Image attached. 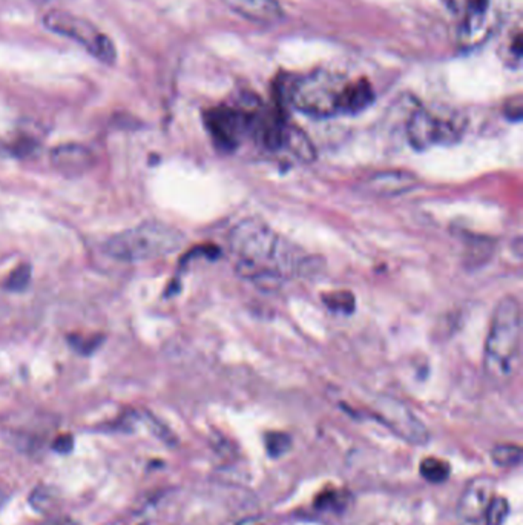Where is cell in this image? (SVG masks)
I'll use <instances>...</instances> for the list:
<instances>
[{"label": "cell", "instance_id": "cell-13", "mask_svg": "<svg viewBox=\"0 0 523 525\" xmlns=\"http://www.w3.org/2000/svg\"><path fill=\"white\" fill-rule=\"evenodd\" d=\"M51 163L62 174L80 175L94 164V155L83 145L67 143L52 149Z\"/></svg>", "mask_w": 523, "mask_h": 525}, {"label": "cell", "instance_id": "cell-5", "mask_svg": "<svg viewBox=\"0 0 523 525\" xmlns=\"http://www.w3.org/2000/svg\"><path fill=\"white\" fill-rule=\"evenodd\" d=\"M522 0H478L462 14L457 33L464 50H474L488 42L508 22L514 12H520Z\"/></svg>", "mask_w": 523, "mask_h": 525}, {"label": "cell", "instance_id": "cell-20", "mask_svg": "<svg viewBox=\"0 0 523 525\" xmlns=\"http://www.w3.org/2000/svg\"><path fill=\"white\" fill-rule=\"evenodd\" d=\"M143 421L147 423L149 430H151L154 435L157 436L158 440L163 441V442H166L169 446H174L175 442H177V441H175V436L170 434V430H169L166 426L160 423V421H158L154 415H151V413H143Z\"/></svg>", "mask_w": 523, "mask_h": 525}, {"label": "cell", "instance_id": "cell-6", "mask_svg": "<svg viewBox=\"0 0 523 525\" xmlns=\"http://www.w3.org/2000/svg\"><path fill=\"white\" fill-rule=\"evenodd\" d=\"M464 131L465 122L461 114H442L427 107L416 109L407 123V137L417 151H425L434 145H453L461 140Z\"/></svg>", "mask_w": 523, "mask_h": 525}, {"label": "cell", "instance_id": "cell-29", "mask_svg": "<svg viewBox=\"0 0 523 525\" xmlns=\"http://www.w3.org/2000/svg\"><path fill=\"white\" fill-rule=\"evenodd\" d=\"M36 525H79L75 521L67 518V516H62V514H52L50 518H46L45 521H42L39 524Z\"/></svg>", "mask_w": 523, "mask_h": 525}, {"label": "cell", "instance_id": "cell-3", "mask_svg": "<svg viewBox=\"0 0 523 525\" xmlns=\"http://www.w3.org/2000/svg\"><path fill=\"white\" fill-rule=\"evenodd\" d=\"M185 244V235L177 227L160 221H147L115 234L103 249L109 257L126 263L157 260L174 254Z\"/></svg>", "mask_w": 523, "mask_h": 525}, {"label": "cell", "instance_id": "cell-24", "mask_svg": "<svg viewBox=\"0 0 523 525\" xmlns=\"http://www.w3.org/2000/svg\"><path fill=\"white\" fill-rule=\"evenodd\" d=\"M506 60L511 62V67L519 65L520 59H522V31L520 27L516 28L514 35H511V39L506 44Z\"/></svg>", "mask_w": 523, "mask_h": 525}, {"label": "cell", "instance_id": "cell-30", "mask_svg": "<svg viewBox=\"0 0 523 525\" xmlns=\"http://www.w3.org/2000/svg\"><path fill=\"white\" fill-rule=\"evenodd\" d=\"M8 497H10V495H8V490H6L5 487L0 484V507L8 501Z\"/></svg>", "mask_w": 523, "mask_h": 525}, {"label": "cell", "instance_id": "cell-9", "mask_svg": "<svg viewBox=\"0 0 523 525\" xmlns=\"http://www.w3.org/2000/svg\"><path fill=\"white\" fill-rule=\"evenodd\" d=\"M376 415L388 426V429L393 430L396 435L402 436L408 442H427V427H424V424L404 404L387 398L385 402L377 404Z\"/></svg>", "mask_w": 523, "mask_h": 525}, {"label": "cell", "instance_id": "cell-23", "mask_svg": "<svg viewBox=\"0 0 523 525\" xmlns=\"http://www.w3.org/2000/svg\"><path fill=\"white\" fill-rule=\"evenodd\" d=\"M508 513V504L505 499L495 497V501L489 505L488 512L485 514V525H502Z\"/></svg>", "mask_w": 523, "mask_h": 525}, {"label": "cell", "instance_id": "cell-10", "mask_svg": "<svg viewBox=\"0 0 523 525\" xmlns=\"http://www.w3.org/2000/svg\"><path fill=\"white\" fill-rule=\"evenodd\" d=\"M495 497V481L487 476L474 478L462 491L457 513L467 522H479L484 520Z\"/></svg>", "mask_w": 523, "mask_h": 525}, {"label": "cell", "instance_id": "cell-2", "mask_svg": "<svg viewBox=\"0 0 523 525\" xmlns=\"http://www.w3.org/2000/svg\"><path fill=\"white\" fill-rule=\"evenodd\" d=\"M522 364V307L516 297L495 306L485 343L484 372L489 383L505 386Z\"/></svg>", "mask_w": 523, "mask_h": 525}, {"label": "cell", "instance_id": "cell-28", "mask_svg": "<svg viewBox=\"0 0 523 525\" xmlns=\"http://www.w3.org/2000/svg\"><path fill=\"white\" fill-rule=\"evenodd\" d=\"M445 5L450 8L456 14H464L471 8L478 0H444Z\"/></svg>", "mask_w": 523, "mask_h": 525}, {"label": "cell", "instance_id": "cell-14", "mask_svg": "<svg viewBox=\"0 0 523 525\" xmlns=\"http://www.w3.org/2000/svg\"><path fill=\"white\" fill-rule=\"evenodd\" d=\"M375 100V92L367 80L350 82L344 102V114H358L370 107Z\"/></svg>", "mask_w": 523, "mask_h": 525}, {"label": "cell", "instance_id": "cell-15", "mask_svg": "<svg viewBox=\"0 0 523 525\" xmlns=\"http://www.w3.org/2000/svg\"><path fill=\"white\" fill-rule=\"evenodd\" d=\"M282 149H289L295 157L299 158L301 162H307V163L315 158V147L312 145L309 137L295 126H289Z\"/></svg>", "mask_w": 523, "mask_h": 525}, {"label": "cell", "instance_id": "cell-26", "mask_svg": "<svg viewBox=\"0 0 523 525\" xmlns=\"http://www.w3.org/2000/svg\"><path fill=\"white\" fill-rule=\"evenodd\" d=\"M505 115L512 122H519L522 119V99L514 97L505 105Z\"/></svg>", "mask_w": 523, "mask_h": 525}, {"label": "cell", "instance_id": "cell-18", "mask_svg": "<svg viewBox=\"0 0 523 525\" xmlns=\"http://www.w3.org/2000/svg\"><path fill=\"white\" fill-rule=\"evenodd\" d=\"M421 474L430 482L439 484L450 476V465L438 457H427L421 463Z\"/></svg>", "mask_w": 523, "mask_h": 525}, {"label": "cell", "instance_id": "cell-17", "mask_svg": "<svg viewBox=\"0 0 523 525\" xmlns=\"http://www.w3.org/2000/svg\"><path fill=\"white\" fill-rule=\"evenodd\" d=\"M491 459L497 467H514L522 461V449L514 444H499L491 450Z\"/></svg>", "mask_w": 523, "mask_h": 525}, {"label": "cell", "instance_id": "cell-16", "mask_svg": "<svg viewBox=\"0 0 523 525\" xmlns=\"http://www.w3.org/2000/svg\"><path fill=\"white\" fill-rule=\"evenodd\" d=\"M29 505L40 513L52 516L59 505H60V495L56 489L50 486L36 487L29 495Z\"/></svg>", "mask_w": 523, "mask_h": 525}, {"label": "cell", "instance_id": "cell-8", "mask_svg": "<svg viewBox=\"0 0 523 525\" xmlns=\"http://www.w3.org/2000/svg\"><path fill=\"white\" fill-rule=\"evenodd\" d=\"M253 114L231 107H212L204 114V123L219 149L234 151L252 132Z\"/></svg>", "mask_w": 523, "mask_h": 525}, {"label": "cell", "instance_id": "cell-7", "mask_svg": "<svg viewBox=\"0 0 523 525\" xmlns=\"http://www.w3.org/2000/svg\"><path fill=\"white\" fill-rule=\"evenodd\" d=\"M44 23L52 33L77 42L86 52L96 57L97 60L107 65L115 62V46L113 40L103 35L90 20L67 12H51L46 14Z\"/></svg>", "mask_w": 523, "mask_h": 525}, {"label": "cell", "instance_id": "cell-4", "mask_svg": "<svg viewBox=\"0 0 523 525\" xmlns=\"http://www.w3.org/2000/svg\"><path fill=\"white\" fill-rule=\"evenodd\" d=\"M349 80L330 71H315L293 82L290 103L312 117H333L344 114Z\"/></svg>", "mask_w": 523, "mask_h": 525}, {"label": "cell", "instance_id": "cell-12", "mask_svg": "<svg viewBox=\"0 0 523 525\" xmlns=\"http://www.w3.org/2000/svg\"><path fill=\"white\" fill-rule=\"evenodd\" d=\"M221 2L249 22L276 25L284 19V12L276 0H221Z\"/></svg>", "mask_w": 523, "mask_h": 525}, {"label": "cell", "instance_id": "cell-22", "mask_svg": "<svg viewBox=\"0 0 523 525\" xmlns=\"http://www.w3.org/2000/svg\"><path fill=\"white\" fill-rule=\"evenodd\" d=\"M324 303L333 311H353V295L349 292H335V294L326 295Z\"/></svg>", "mask_w": 523, "mask_h": 525}, {"label": "cell", "instance_id": "cell-27", "mask_svg": "<svg viewBox=\"0 0 523 525\" xmlns=\"http://www.w3.org/2000/svg\"><path fill=\"white\" fill-rule=\"evenodd\" d=\"M74 449V438L71 435H60L57 436L54 442H52V450L57 453H62V455H67V453L73 452Z\"/></svg>", "mask_w": 523, "mask_h": 525}, {"label": "cell", "instance_id": "cell-19", "mask_svg": "<svg viewBox=\"0 0 523 525\" xmlns=\"http://www.w3.org/2000/svg\"><path fill=\"white\" fill-rule=\"evenodd\" d=\"M290 438L281 432H270L265 435V449L270 457H282L290 449Z\"/></svg>", "mask_w": 523, "mask_h": 525}, {"label": "cell", "instance_id": "cell-25", "mask_svg": "<svg viewBox=\"0 0 523 525\" xmlns=\"http://www.w3.org/2000/svg\"><path fill=\"white\" fill-rule=\"evenodd\" d=\"M101 335H96V337H90L88 339L82 338L79 335H75V337H71L69 338V343L73 346L74 350H77L80 354H83V355H90L92 354L94 350L101 345Z\"/></svg>", "mask_w": 523, "mask_h": 525}, {"label": "cell", "instance_id": "cell-21", "mask_svg": "<svg viewBox=\"0 0 523 525\" xmlns=\"http://www.w3.org/2000/svg\"><path fill=\"white\" fill-rule=\"evenodd\" d=\"M29 280H31V267L28 265H22L17 267L16 271L12 272V275L8 277L5 282V288L10 290H23L28 286Z\"/></svg>", "mask_w": 523, "mask_h": 525}, {"label": "cell", "instance_id": "cell-1", "mask_svg": "<svg viewBox=\"0 0 523 525\" xmlns=\"http://www.w3.org/2000/svg\"><path fill=\"white\" fill-rule=\"evenodd\" d=\"M232 252L242 277L263 288H278L289 277H304L315 271V260L280 237L259 219H244L229 234Z\"/></svg>", "mask_w": 523, "mask_h": 525}, {"label": "cell", "instance_id": "cell-11", "mask_svg": "<svg viewBox=\"0 0 523 525\" xmlns=\"http://www.w3.org/2000/svg\"><path fill=\"white\" fill-rule=\"evenodd\" d=\"M417 185V177L408 171H383L364 181V191L373 197H396L410 193Z\"/></svg>", "mask_w": 523, "mask_h": 525}]
</instances>
